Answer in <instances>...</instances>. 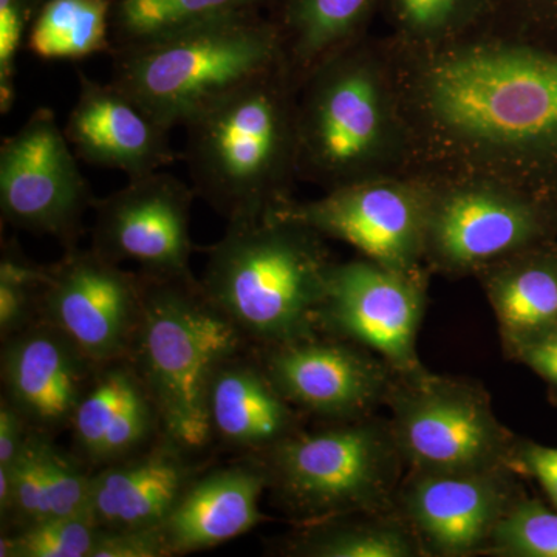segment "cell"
<instances>
[{"label": "cell", "instance_id": "8d00e7d4", "mask_svg": "<svg viewBox=\"0 0 557 557\" xmlns=\"http://www.w3.org/2000/svg\"><path fill=\"white\" fill-rule=\"evenodd\" d=\"M516 357L539 376L557 386V329L520 348Z\"/></svg>", "mask_w": 557, "mask_h": 557}, {"label": "cell", "instance_id": "7c38bea8", "mask_svg": "<svg viewBox=\"0 0 557 557\" xmlns=\"http://www.w3.org/2000/svg\"><path fill=\"white\" fill-rule=\"evenodd\" d=\"M424 306L423 270H395L368 258L333 263L319 329L375 351L398 379H417L428 372L417 351Z\"/></svg>", "mask_w": 557, "mask_h": 557}, {"label": "cell", "instance_id": "30bf717a", "mask_svg": "<svg viewBox=\"0 0 557 557\" xmlns=\"http://www.w3.org/2000/svg\"><path fill=\"white\" fill-rule=\"evenodd\" d=\"M434 185L416 174L380 175L330 189L310 201L289 200L273 214L310 226L324 239L357 248L391 269L423 270Z\"/></svg>", "mask_w": 557, "mask_h": 557}, {"label": "cell", "instance_id": "4dcf8cb0", "mask_svg": "<svg viewBox=\"0 0 557 557\" xmlns=\"http://www.w3.org/2000/svg\"><path fill=\"white\" fill-rule=\"evenodd\" d=\"M487 552L498 556L557 557V509L519 497L498 523Z\"/></svg>", "mask_w": 557, "mask_h": 557}, {"label": "cell", "instance_id": "ac0fdd59", "mask_svg": "<svg viewBox=\"0 0 557 557\" xmlns=\"http://www.w3.org/2000/svg\"><path fill=\"white\" fill-rule=\"evenodd\" d=\"M79 91L64 132L79 160L123 171L129 178L161 171L177 160L170 129L126 91L78 72Z\"/></svg>", "mask_w": 557, "mask_h": 557}, {"label": "cell", "instance_id": "4316f807", "mask_svg": "<svg viewBox=\"0 0 557 557\" xmlns=\"http://www.w3.org/2000/svg\"><path fill=\"white\" fill-rule=\"evenodd\" d=\"M287 545L289 556L413 557L424 549L401 516L370 515L369 519L336 518L310 523Z\"/></svg>", "mask_w": 557, "mask_h": 557}, {"label": "cell", "instance_id": "484cf974", "mask_svg": "<svg viewBox=\"0 0 557 557\" xmlns=\"http://www.w3.org/2000/svg\"><path fill=\"white\" fill-rule=\"evenodd\" d=\"M112 0H46L28 33L39 60L81 61L113 51Z\"/></svg>", "mask_w": 557, "mask_h": 557}, {"label": "cell", "instance_id": "cb8c5ba5", "mask_svg": "<svg viewBox=\"0 0 557 557\" xmlns=\"http://www.w3.org/2000/svg\"><path fill=\"white\" fill-rule=\"evenodd\" d=\"M383 0H281L273 17L285 62L299 83L311 70L364 36Z\"/></svg>", "mask_w": 557, "mask_h": 557}, {"label": "cell", "instance_id": "d4e9b609", "mask_svg": "<svg viewBox=\"0 0 557 557\" xmlns=\"http://www.w3.org/2000/svg\"><path fill=\"white\" fill-rule=\"evenodd\" d=\"M270 2L273 0H115L113 51L143 46L209 22L259 14Z\"/></svg>", "mask_w": 557, "mask_h": 557}, {"label": "cell", "instance_id": "836d02e7", "mask_svg": "<svg viewBox=\"0 0 557 557\" xmlns=\"http://www.w3.org/2000/svg\"><path fill=\"white\" fill-rule=\"evenodd\" d=\"M90 557H171L161 528L106 530L100 528Z\"/></svg>", "mask_w": 557, "mask_h": 557}, {"label": "cell", "instance_id": "1f68e13d", "mask_svg": "<svg viewBox=\"0 0 557 557\" xmlns=\"http://www.w3.org/2000/svg\"><path fill=\"white\" fill-rule=\"evenodd\" d=\"M480 32L557 49V0H491L490 17Z\"/></svg>", "mask_w": 557, "mask_h": 557}, {"label": "cell", "instance_id": "83f0119b", "mask_svg": "<svg viewBox=\"0 0 557 557\" xmlns=\"http://www.w3.org/2000/svg\"><path fill=\"white\" fill-rule=\"evenodd\" d=\"M394 36L392 42L429 49L482 30L491 0H383Z\"/></svg>", "mask_w": 557, "mask_h": 557}, {"label": "cell", "instance_id": "ba28073f", "mask_svg": "<svg viewBox=\"0 0 557 557\" xmlns=\"http://www.w3.org/2000/svg\"><path fill=\"white\" fill-rule=\"evenodd\" d=\"M395 379L387 395L388 424L410 472L458 474L511 468L516 440L478 386L431 372Z\"/></svg>", "mask_w": 557, "mask_h": 557}, {"label": "cell", "instance_id": "d6986e66", "mask_svg": "<svg viewBox=\"0 0 557 557\" xmlns=\"http://www.w3.org/2000/svg\"><path fill=\"white\" fill-rule=\"evenodd\" d=\"M194 453L164 432L138 453L91 472L89 511L106 530L160 528L200 474Z\"/></svg>", "mask_w": 557, "mask_h": 557}, {"label": "cell", "instance_id": "e0dca14e", "mask_svg": "<svg viewBox=\"0 0 557 557\" xmlns=\"http://www.w3.org/2000/svg\"><path fill=\"white\" fill-rule=\"evenodd\" d=\"M95 366L42 319L2 341V398L36 431L57 435L70 428Z\"/></svg>", "mask_w": 557, "mask_h": 557}, {"label": "cell", "instance_id": "d6a6232c", "mask_svg": "<svg viewBox=\"0 0 557 557\" xmlns=\"http://www.w3.org/2000/svg\"><path fill=\"white\" fill-rule=\"evenodd\" d=\"M40 0H0V112L7 115L16 101V65L22 47L40 9Z\"/></svg>", "mask_w": 557, "mask_h": 557}, {"label": "cell", "instance_id": "ffe728a7", "mask_svg": "<svg viewBox=\"0 0 557 557\" xmlns=\"http://www.w3.org/2000/svg\"><path fill=\"white\" fill-rule=\"evenodd\" d=\"M69 429L73 453L91 471L138 453L164 434L156 401L131 358L98 366Z\"/></svg>", "mask_w": 557, "mask_h": 557}, {"label": "cell", "instance_id": "2e32d148", "mask_svg": "<svg viewBox=\"0 0 557 557\" xmlns=\"http://www.w3.org/2000/svg\"><path fill=\"white\" fill-rule=\"evenodd\" d=\"M259 361L289 405L329 418H364L391 392L392 370L339 338L309 336L262 347Z\"/></svg>", "mask_w": 557, "mask_h": 557}, {"label": "cell", "instance_id": "277c9868", "mask_svg": "<svg viewBox=\"0 0 557 557\" xmlns=\"http://www.w3.org/2000/svg\"><path fill=\"white\" fill-rule=\"evenodd\" d=\"M322 239L278 214L228 223L208 248L201 288L248 343L271 347L318 335L333 265Z\"/></svg>", "mask_w": 557, "mask_h": 557}, {"label": "cell", "instance_id": "7a4b0ae2", "mask_svg": "<svg viewBox=\"0 0 557 557\" xmlns=\"http://www.w3.org/2000/svg\"><path fill=\"white\" fill-rule=\"evenodd\" d=\"M299 87L282 62L183 126L193 188L228 223L267 218L292 200L299 178Z\"/></svg>", "mask_w": 557, "mask_h": 557}, {"label": "cell", "instance_id": "7402d4cb", "mask_svg": "<svg viewBox=\"0 0 557 557\" xmlns=\"http://www.w3.org/2000/svg\"><path fill=\"white\" fill-rule=\"evenodd\" d=\"M214 438L230 448L262 453L296 432L292 405L282 397L260 361L231 359L209 394Z\"/></svg>", "mask_w": 557, "mask_h": 557}, {"label": "cell", "instance_id": "8fae6325", "mask_svg": "<svg viewBox=\"0 0 557 557\" xmlns=\"http://www.w3.org/2000/svg\"><path fill=\"white\" fill-rule=\"evenodd\" d=\"M57 115L38 108L0 148V209L14 228L76 248L95 197Z\"/></svg>", "mask_w": 557, "mask_h": 557}, {"label": "cell", "instance_id": "5bb4252c", "mask_svg": "<svg viewBox=\"0 0 557 557\" xmlns=\"http://www.w3.org/2000/svg\"><path fill=\"white\" fill-rule=\"evenodd\" d=\"M196 190L183 180L152 172L94 203L91 249L112 262H134L148 277L194 276L190 209Z\"/></svg>", "mask_w": 557, "mask_h": 557}, {"label": "cell", "instance_id": "9a60e30c", "mask_svg": "<svg viewBox=\"0 0 557 557\" xmlns=\"http://www.w3.org/2000/svg\"><path fill=\"white\" fill-rule=\"evenodd\" d=\"M518 498L512 468L502 467L458 474L410 472L397 502L424 555L460 557L487 552Z\"/></svg>", "mask_w": 557, "mask_h": 557}, {"label": "cell", "instance_id": "44dd1931", "mask_svg": "<svg viewBox=\"0 0 557 557\" xmlns=\"http://www.w3.org/2000/svg\"><path fill=\"white\" fill-rule=\"evenodd\" d=\"M269 487L258 460L212 469L193 480L161 525L171 556L219 547L262 520L260 498Z\"/></svg>", "mask_w": 557, "mask_h": 557}, {"label": "cell", "instance_id": "8992f818", "mask_svg": "<svg viewBox=\"0 0 557 557\" xmlns=\"http://www.w3.org/2000/svg\"><path fill=\"white\" fill-rule=\"evenodd\" d=\"M112 83L166 129L285 62L281 33L259 14L209 22L115 50Z\"/></svg>", "mask_w": 557, "mask_h": 557}, {"label": "cell", "instance_id": "5b68a950", "mask_svg": "<svg viewBox=\"0 0 557 557\" xmlns=\"http://www.w3.org/2000/svg\"><path fill=\"white\" fill-rule=\"evenodd\" d=\"M145 278V309L131 359L164 432L190 453H201L214 440L209 394L215 375L249 343L205 295L199 278Z\"/></svg>", "mask_w": 557, "mask_h": 557}, {"label": "cell", "instance_id": "e575fe53", "mask_svg": "<svg viewBox=\"0 0 557 557\" xmlns=\"http://www.w3.org/2000/svg\"><path fill=\"white\" fill-rule=\"evenodd\" d=\"M511 468L536 479L557 509V448L530 442L516 445Z\"/></svg>", "mask_w": 557, "mask_h": 557}, {"label": "cell", "instance_id": "603a6c76", "mask_svg": "<svg viewBox=\"0 0 557 557\" xmlns=\"http://www.w3.org/2000/svg\"><path fill=\"white\" fill-rule=\"evenodd\" d=\"M479 274L509 351L557 329V248L536 245Z\"/></svg>", "mask_w": 557, "mask_h": 557}, {"label": "cell", "instance_id": "52a82bcc", "mask_svg": "<svg viewBox=\"0 0 557 557\" xmlns=\"http://www.w3.org/2000/svg\"><path fill=\"white\" fill-rule=\"evenodd\" d=\"M256 460L282 507L306 525L387 512L405 465L391 424L364 418L313 434L295 432Z\"/></svg>", "mask_w": 557, "mask_h": 557}, {"label": "cell", "instance_id": "d590c367", "mask_svg": "<svg viewBox=\"0 0 557 557\" xmlns=\"http://www.w3.org/2000/svg\"><path fill=\"white\" fill-rule=\"evenodd\" d=\"M32 428L5 398L0 399V468H11L21 456Z\"/></svg>", "mask_w": 557, "mask_h": 557}, {"label": "cell", "instance_id": "4fadbf2b", "mask_svg": "<svg viewBox=\"0 0 557 557\" xmlns=\"http://www.w3.org/2000/svg\"><path fill=\"white\" fill-rule=\"evenodd\" d=\"M146 278L94 249H67L50 265L39 318L95 366L131 358L145 309Z\"/></svg>", "mask_w": 557, "mask_h": 557}, {"label": "cell", "instance_id": "9c48e42d", "mask_svg": "<svg viewBox=\"0 0 557 557\" xmlns=\"http://www.w3.org/2000/svg\"><path fill=\"white\" fill-rule=\"evenodd\" d=\"M431 182L434 196L424 263L432 269L448 274L480 273L547 239L556 211L525 193L491 180Z\"/></svg>", "mask_w": 557, "mask_h": 557}, {"label": "cell", "instance_id": "f1b7e54d", "mask_svg": "<svg viewBox=\"0 0 557 557\" xmlns=\"http://www.w3.org/2000/svg\"><path fill=\"white\" fill-rule=\"evenodd\" d=\"M100 527L90 511L2 534L0 557H90Z\"/></svg>", "mask_w": 557, "mask_h": 557}, {"label": "cell", "instance_id": "f546056e", "mask_svg": "<svg viewBox=\"0 0 557 557\" xmlns=\"http://www.w3.org/2000/svg\"><path fill=\"white\" fill-rule=\"evenodd\" d=\"M50 277V265H39L13 242L0 256V339L5 341L39 319L40 295Z\"/></svg>", "mask_w": 557, "mask_h": 557}, {"label": "cell", "instance_id": "3957f363", "mask_svg": "<svg viewBox=\"0 0 557 557\" xmlns=\"http://www.w3.org/2000/svg\"><path fill=\"white\" fill-rule=\"evenodd\" d=\"M298 170L327 190L406 174L408 138L384 46L359 39L302 79Z\"/></svg>", "mask_w": 557, "mask_h": 557}, {"label": "cell", "instance_id": "6da1fadb", "mask_svg": "<svg viewBox=\"0 0 557 557\" xmlns=\"http://www.w3.org/2000/svg\"><path fill=\"white\" fill-rule=\"evenodd\" d=\"M408 170L479 178L557 211V49L475 32L429 49L384 44Z\"/></svg>", "mask_w": 557, "mask_h": 557}]
</instances>
